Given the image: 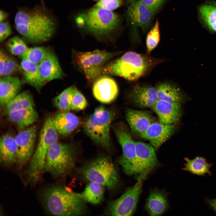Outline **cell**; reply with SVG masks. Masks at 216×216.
Returning a JSON list of instances; mask_svg holds the SVG:
<instances>
[{
  "mask_svg": "<svg viewBox=\"0 0 216 216\" xmlns=\"http://www.w3.org/2000/svg\"><path fill=\"white\" fill-rule=\"evenodd\" d=\"M14 22L18 33L25 40L33 44L48 40L56 28L53 17L39 9L19 10L16 14Z\"/></svg>",
  "mask_w": 216,
  "mask_h": 216,
  "instance_id": "obj_1",
  "label": "cell"
},
{
  "mask_svg": "<svg viewBox=\"0 0 216 216\" xmlns=\"http://www.w3.org/2000/svg\"><path fill=\"white\" fill-rule=\"evenodd\" d=\"M164 61L148 55L128 51L105 65L101 70V76H116L134 81L146 75Z\"/></svg>",
  "mask_w": 216,
  "mask_h": 216,
  "instance_id": "obj_2",
  "label": "cell"
},
{
  "mask_svg": "<svg viewBox=\"0 0 216 216\" xmlns=\"http://www.w3.org/2000/svg\"><path fill=\"white\" fill-rule=\"evenodd\" d=\"M42 199L46 209L53 215L79 216L86 211V202L80 194L62 186L47 188L43 192Z\"/></svg>",
  "mask_w": 216,
  "mask_h": 216,
  "instance_id": "obj_3",
  "label": "cell"
},
{
  "mask_svg": "<svg viewBox=\"0 0 216 216\" xmlns=\"http://www.w3.org/2000/svg\"><path fill=\"white\" fill-rule=\"evenodd\" d=\"M58 134L52 118H47L41 129L36 149L29 160L26 170L27 176L32 182H38L44 172L47 152L50 147L57 142Z\"/></svg>",
  "mask_w": 216,
  "mask_h": 216,
  "instance_id": "obj_4",
  "label": "cell"
},
{
  "mask_svg": "<svg viewBox=\"0 0 216 216\" xmlns=\"http://www.w3.org/2000/svg\"><path fill=\"white\" fill-rule=\"evenodd\" d=\"M75 21L79 27L101 37L108 36L116 28L119 18L112 11L94 7L78 15Z\"/></svg>",
  "mask_w": 216,
  "mask_h": 216,
  "instance_id": "obj_5",
  "label": "cell"
},
{
  "mask_svg": "<svg viewBox=\"0 0 216 216\" xmlns=\"http://www.w3.org/2000/svg\"><path fill=\"white\" fill-rule=\"evenodd\" d=\"M76 155L70 144L58 142L49 148L47 153L44 172L53 178H58L71 170L74 166Z\"/></svg>",
  "mask_w": 216,
  "mask_h": 216,
  "instance_id": "obj_6",
  "label": "cell"
},
{
  "mask_svg": "<svg viewBox=\"0 0 216 216\" xmlns=\"http://www.w3.org/2000/svg\"><path fill=\"white\" fill-rule=\"evenodd\" d=\"M114 118L113 112L100 106L85 120L86 134L97 144L106 148L110 147V128Z\"/></svg>",
  "mask_w": 216,
  "mask_h": 216,
  "instance_id": "obj_7",
  "label": "cell"
},
{
  "mask_svg": "<svg viewBox=\"0 0 216 216\" xmlns=\"http://www.w3.org/2000/svg\"><path fill=\"white\" fill-rule=\"evenodd\" d=\"M81 172L90 182L97 183L110 190L114 188L118 182L116 169L110 159L106 157L90 161L82 168Z\"/></svg>",
  "mask_w": 216,
  "mask_h": 216,
  "instance_id": "obj_8",
  "label": "cell"
},
{
  "mask_svg": "<svg viewBox=\"0 0 216 216\" xmlns=\"http://www.w3.org/2000/svg\"><path fill=\"white\" fill-rule=\"evenodd\" d=\"M117 53L96 50L86 52L74 51L75 63L89 81H95L101 76V71L106 62Z\"/></svg>",
  "mask_w": 216,
  "mask_h": 216,
  "instance_id": "obj_9",
  "label": "cell"
},
{
  "mask_svg": "<svg viewBox=\"0 0 216 216\" xmlns=\"http://www.w3.org/2000/svg\"><path fill=\"white\" fill-rule=\"evenodd\" d=\"M146 176H140L134 185L127 189L119 198L109 202L106 213L116 216L133 215L142 192L143 180Z\"/></svg>",
  "mask_w": 216,
  "mask_h": 216,
  "instance_id": "obj_10",
  "label": "cell"
},
{
  "mask_svg": "<svg viewBox=\"0 0 216 216\" xmlns=\"http://www.w3.org/2000/svg\"><path fill=\"white\" fill-rule=\"evenodd\" d=\"M114 131L123 152L118 163L125 174L129 176L135 175L136 162L135 142L122 125L116 127Z\"/></svg>",
  "mask_w": 216,
  "mask_h": 216,
  "instance_id": "obj_11",
  "label": "cell"
},
{
  "mask_svg": "<svg viewBox=\"0 0 216 216\" xmlns=\"http://www.w3.org/2000/svg\"><path fill=\"white\" fill-rule=\"evenodd\" d=\"M136 155V175H147L158 164L155 149L151 145L141 141L135 142Z\"/></svg>",
  "mask_w": 216,
  "mask_h": 216,
  "instance_id": "obj_12",
  "label": "cell"
},
{
  "mask_svg": "<svg viewBox=\"0 0 216 216\" xmlns=\"http://www.w3.org/2000/svg\"><path fill=\"white\" fill-rule=\"evenodd\" d=\"M36 127L32 125L18 133L15 137L17 148V163L22 167L33 154L36 136Z\"/></svg>",
  "mask_w": 216,
  "mask_h": 216,
  "instance_id": "obj_13",
  "label": "cell"
},
{
  "mask_svg": "<svg viewBox=\"0 0 216 216\" xmlns=\"http://www.w3.org/2000/svg\"><path fill=\"white\" fill-rule=\"evenodd\" d=\"M176 128L173 124L153 122L140 135L142 138L149 141L156 150L173 134Z\"/></svg>",
  "mask_w": 216,
  "mask_h": 216,
  "instance_id": "obj_14",
  "label": "cell"
},
{
  "mask_svg": "<svg viewBox=\"0 0 216 216\" xmlns=\"http://www.w3.org/2000/svg\"><path fill=\"white\" fill-rule=\"evenodd\" d=\"M118 92V86L114 80L105 75L97 78L92 87L94 97L99 101L104 104L114 101L117 97Z\"/></svg>",
  "mask_w": 216,
  "mask_h": 216,
  "instance_id": "obj_15",
  "label": "cell"
},
{
  "mask_svg": "<svg viewBox=\"0 0 216 216\" xmlns=\"http://www.w3.org/2000/svg\"><path fill=\"white\" fill-rule=\"evenodd\" d=\"M127 15L132 24L147 31L152 22L154 14L141 0H134L127 10Z\"/></svg>",
  "mask_w": 216,
  "mask_h": 216,
  "instance_id": "obj_16",
  "label": "cell"
},
{
  "mask_svg": "<svg viewBox=\"0 0 216 216\" xmlns=\"http://www.w3.org/2000/svg\"><path fill=\"white\" fill-rule=\"evenodd\" d=\"M151 108L158 116L159 122L165 124H172L177 122L182 115L181 103L158 100Z\"/></svg>",
  "mask_w": 216,
  "mask_h": 216,
  "instance_id": "obj_17",
  "label": "cell"
},
{
  "mask_svg": "<svg viewBox=\"0 0 216 216\" xmlns=\"http://www.w3.org/2000/svg\"><path fill=\"white\" fill-rule=\"evenodd\" d=\"M38 65L41 78L45 83L54 80L61 79L64 76L57 57L50 51Z\"/></svg>",
  "mask_w": 216,
  "mask_h": 216,
  "instance_id": "obj_18",
  "label": "cell"
},
{
  "mask_svg": "<svg viewBox=\"0 0 216 216\" xmlns=\"http://www.w3.org/2000/svg\"><path fill=\"white\" fill-rule=\"evenodd\" d=\"M132 102L141 107H152L158 100L155 88L149 85L137 84L129 94Z\"/></svg>",
  "mask_w": 216,
  "mask_h": 216,
  "instance_id": "obj_19",
  "label": "cell"
},
{
  "mask_svg": "<svg viewBox=\"0 0 216 216\" xmlns=\"http://www.w3.org/2000/svg\"><path fill=\"white\" fill-rule=\"evenodd\" d=\"M126 118L132 131L139 134L144 132L153 122V118L148 111L128 109Z\"/></svg>",
  "mask_w": 216,
  "mask_h": 216,
  "instance_id": "obj_20",
  "label": "cell"
},
{
  "mask_svg": "<svg viewBox=\"0 0 216 216\" xmlns=\"http://www.w3.org/2000/svg\"><path fill=\"white\" fill-rule=\"evenodd\" d=\"M21 87L18 77L10 76L1 77L0 80V103L4 106L18 94Z\"/></svg>",
  "mask_w": 216,
  "mask_h": 216,
  "instance_id": "obj_21",
  "label": "cell"
},
{
  "mask_svg": "<svg viewBox=\"0 0 216 216\" xmlns=\"http://www.w3.org/2000/svg\"><path fill=\"white\" fill-rule=\"evenodd\" d=\"M17 148L15 138L8 134L3 135L0 141V161L2 164L10 166L17 163Z\"/></svg>",
  "mask_w": 216,
  "mask_h": 216,
  "instance_id": "obj_22",
  "label": "cell"
},
{
  "mask_svg": "<svg viewBox=\"0 0 216 216\" xmlns=\"http://www.w3.org/2000/svg\"><path fill=\"white\" fill-rule=\"evenodd\" d=\"M58 134L67 135L71 133L79 125L80 120L76 115L68 111H63L52 118Z\"/></svg>",
  "mask_w": 216,
  "mask_h": 216,
  "instance_id": "obj_23",
  "label": "cell"
},
{
  "mask_svg": "<svg viewBox=\"0 0 216 216\" xmlns=\"http://www.w3.org/2000/svg\"><path fill=\"white\" fill-rule=\"evenodd\" d=\"M168 207L169 203L165 194L161 191L155 190L150 193L145 208L150 215L158 216L164 213Z\"/></svg>",
  "mask_w": 216,
  "mask_h": 216,
  "instance_id": "obj_24",
  "label": "cell"
},
{
  "mask_svg": "<svg viewBox=\"0 0 216 216\" xmlns=\"http://www.w3.org/2000/svg\"><path fill=\"white\" fill-rule=\"evenodd\" d=\"M20 67L23 72L22 82L39 91L45 83L41 78L38 65L22 59Z\"/></svg>",
  "mask_w": 216,
  "mask_h": 216,
  "instance_id": "obj_25",
  "label": "cell"
},
{
  "mask_svg": "<svg viewBox=\"0 0 216 216\" xmlns=\"http://www.w3.org/2000/svg\"><path fill=\"white\" fill-rule=\"evenodd\" d=\"M199 19L204 26L210 31L216 32V2L208 1L198 8Z\"/></svg>",
  "mask_w": 216,
  "mask_h": 216,
  "instance_id": "obj_26",
  "label": "cell"
},
{
  "mask_svg": "<svg viewBox=\"0 0 216 216\" xmlns=\"http://www.w3.org/2000/svg\"><path fill=\"white\" fill-rule=\"evenodd\" d=\"M7 114L10 121L21 129L33 124L38 118V113L34 107L18 110Z\"/></svg>",
  "mask_w": 216,
  "mask_h": 216,
  "instance_id": "obj_27",
  "label": "cell"
},
{
  "mask_svg": "<svg viewBox=\"0 0 216 216\" xmlns=\"http://www.w3.org/2000/svg\"><path fill=\"white\" fill-rule=\"evenodd\" d=\"M158 100L171 103H181L184 96L176 86L167 82L158 84L155 88Z\"/></svg>",
  "mask_w": 216,
  "mask_h": 216,
  "instance_id": "obj_28",
  "label": "cell"
},
{
  "mask_svg": "<svg viewBox=\"0 0 216 216\" xmlns=\"http://www.w3.org/2000/svg\"><path fill=\"white\" fill-rule=\"evenodd\" d=\"M184 159L186 163L182 169L183 170L199 176H204L207 174L212 175L210 169L213 164L207 162L205 158L197 156L192 160L186 157Z\"/></svg>",
  "mask_w": 216,
  "mask_h": 216,
  "instance_id": "obj_29",
  "label": "cell"
},
{
  "mask_svg": "<svg viewBox=\"0 0 216 216\" xmlns=\"http://www.w3.org/2000/svg\"><path fill=\"white\" fill-rule=\"evenodd\" d=\"M34 106L31 94L28 91H24L18 94L6 104L5 110L8 114L18 110L34 107Z\"/></svg>",
  "mask_w": 216,
  "mask_h": 216,
  "instance_id": "obj_30",
  "label": "cell"
},
{
  "mask_svg": "<svg viewBox=\"0 0 216 216\" xmlns=\"http://www.w3.org/2000/svg\"><path fill=\"white\" fill-rule=\"evenodd\" d=\"M104 187L97 183L90 182L80 193L81 196L86 202L93 204H98L103 198Z\"/></svg>",
  "mask_w": 216,
  "mask_h": 216,
  "instance_id": "obj_31",
  "label": "cell"
},
{
  "mask_svg": "<svg viewBox=\"0 0 216 216\" xmlns=\"http://www.w3.org/2000/svg\"><path fill=\"white\" fill-rule=\"evenodd\" d=\"M75 87L72 86L68 87L54 98V103L60 110L63 111L71 110V100Z\"/></svg>",
  "mask_w": 216,
  "mask_h": 216,
  "instance_id": "obj_32",
  "label": "cell"
},
{
  "mask_svg": "<svg viewBox=\"0 0 216 216\" xmlns=\"http://www.w3.org/2000/svg\"><path fill=\"white\" fill-rule=\"evenodd\" d=\"M18 65L16 62L8 56L2 50L0 51V77L9 76L17 70Z\"/></svg>",
  "mask_w": 216,
  "mask_h": 216,
  "instance_id": "obj_33",
  "label": "cell"
},
{
  "mask_svg": "<svg viewBox=\"0 0 216 216\" xmlns=\"http://www.w3.org/2000/svg\"><path fill=\"white\" fill-rule=\"evenodd\" d=\"M49 51L47 48L41 46L28 48L20 57L22 59L26 60L31 63L38 65Z\"/></svg>",
  "mask_w": 216,
  "mask_h": 216,
  "instance_id": "obj_34",
  "label": "cell"
},
{
  "mask_svg": "<svg viewBox=\"0 0 216 216\" xmlns=\"http://www.w3.org/2000/svg\"><path fill=\"white\" fill-rule=\"evenodd\" d=\"M160 39L159 23L157 20L148 34L146 40L147 52L149 54L158 46Z\"/></svg>",
  "mask_w": 216,
  "mask_h": 216,
  "instance_id": "obj_35",
  "label": "cell"
},
{
  "mask_svg": "<svg viewBox=\"0 0 216 216\" xmlns=\"http://www.w3.org/2000/svg\"><path fill=\"white\" fill-rule=\"evenodd\" d=\"M6 45L12 54L20 57L28 48L23 40L18 36H14L9 39Z\"/></svg>",
  "mask_w": 216,
  "mask_h": 216,
  "instance_id": "obj_36",
  "label": "cell"
},
{
  "mask_svg": "<svg viewBox=\"0 0 216 216\" xmlns=\"http://www.w3.org/2000/svg\"><path fill=\"white\" fill-rule=\"evenodd\" d=\"M88 103L83 95L75 87L71 102V109L80 110L86 107Z\"/></svg>",
  "mask_w": 216,
  "mask_h": 216,
  "instance_id": "obj_37",
  "label": "cell"
},
{
  "mask_svg": "<svg viewBox=\"0 0 216 216\" xmlns=\"http://www.w3.org/2000/svg\"><path fill=\"white\" fill-rule=\"evenodd\" d=\"M123 3V0H100L94 7L112 11L122 6Z\"/></svg>",
  "mask_w": 216,
  "mask_h": 216,
  "instance_id": "obj_38",
  "label": "cell"
},
{
  "mask_svg": "<svg viewBox=\"0 0 216 216\" xmlns=\"http://www.w3.org/2000/svg\"><path fill=\"white\" fill-rule=\"evenodd\" d=\"M11 26L8 21L0 22V41L2 42L8 38L12 33Z\"/></svg>",
  "mask_w": 216,
  "mask_h": 216,
  "instance_id": "obj_39",
  "label": "cell"
},
{
  "mask_svg": "<svg viewBox=\"0 0 216 216\" xmlns=\"http://www.w3.org/2000/svg\"><path fill=\"white\" fill-rule=\"evenodd\" d=\"M165 0H141L154 14L164 2Z\"/></svg>",
  "mask_w": 216,
  "mask_h": 216,
  "instance_id": "obj_40",
  "label": "cell"
},
{
  "mask_svg": "<svg viewBox=\"0 0 216 216\" xmlns=\"http://www.w3.org/2000/svg\"><path fill=\"white\" fill-rule=\"evenodd\" d=\"M206 201L209 206L216 213V199H211L206 198Z\"/></svg>",
  "mask_w": 216,
  "mask_h": 216,
  "instance_id": "obj_41",
  "label": "cell"
},
{
  "mask_svg": "<svg viewBox=\"0 0 216 216\" xmlns=\"http://www.w3.org/2000/svg\"><path fill=\"white\" fill-rule=\"evenodd\" d=\"M8 16L7 13L5 11L1 10L0 11V22L4 21Z\"/></svg>",
  "mask_w": 216,
  "mask_h": 216,
  "instance_id": "obj_42",
  "label": "cell"
},
{
  "mask_svg": "<svg viewBox=\"0 0 216 216\" xmlns=\"http://www.w3.org/2000/svg\"><path fill=\"white\" fill-rule=\"evenodd\" d=\"M127 3L130 4L134 0H125Z\"/></svg>",
  "mask_w": 216,
  "mask_h": 216,
  "instance_id": "obj_43",
  "label": "cell"
},
{
  "mask_svg": "<svg viewBox=\"0 0 216 216\" xmlns=\"http://www.w3.org/2000/svg\"><path fill=\"white\" fill-rule=\"evenodd\" d=\"M94 0V1H98V0H99H99Z\"/></svg>",
  "mask_w": 216,
  "mask_h": 216,
  "instance_id": "obj_44",
  "label": "cell"
}]
</instances>
